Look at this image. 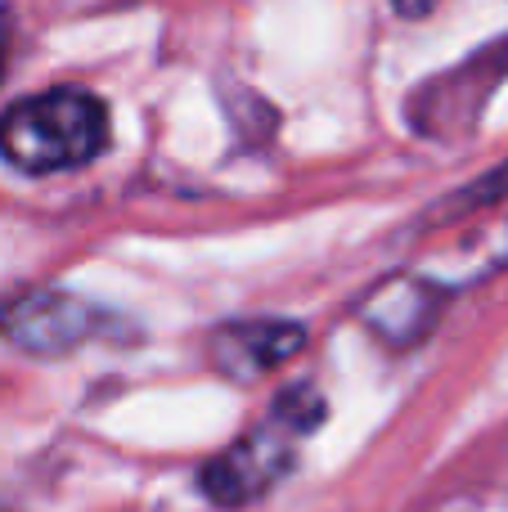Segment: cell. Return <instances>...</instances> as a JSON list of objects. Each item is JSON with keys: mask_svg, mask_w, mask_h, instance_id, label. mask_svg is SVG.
<instances>
[{"mask_svg": "<svg viewBox=\"0 0 508 512\" xmlns=\"http://www.w3.org/2000/svg\"><path fill=\"white\" fill-rule=\"evenodd\" d=\"M108 149V113L86 90L27 95L0 117V153L27 176L86 167Z\"/></svg>", "mask_w": 508, "mask_h": 512, "instance_id": "cell-1", "label": "cell"}, {"mask_svg": "<svg viewBox=\"0 0 508 512\" xmlns=\"http://www.w3.org/2000/svg\"><path fill=\"white\" fill-rule=\"evenodd\" d=\"M293 441L297 432L279 414H270V423L261 432H248L243 441H234L230 450H221L203 468V495L221 508H243L252 499H261L293 463Z\"/></svg>", "mask_w": 508, "mask_h": 512, "instance_id": "cell-2", "label": "cell"}, {"mask_svg": "<svg viewBox=\"0 0 508 512\" xmlns=\"http://www.w3.org/2000/svg\"><path fill=\"white\" fill-rule=\"evenodd\" d=\"M99 328V310L90 301L59 288L18 292L0 306V333L27 355H68Z\"/></svg>", "mask_w": 508, "mask_h": 512, "instance_id": "cell-3", "label": "cell"}, {"mask_svg": "<svg viewBox=\"0 0 508 512\" xmlns=\"http://www.w3.org/2000/svg\"><path fill=\"white\" fill-rule=\"evenodd\" d=\"M302 346L306 333L297 324H288V319H239V324H225L212 337V360L225 378L252 382L266 378L284 360H293Z\"/></svg>", "mask_w": 508, "mask_h": 512, "instance_id": "cell-4", "label": "cell"}, {"mask_svg": "<svg viewBox=\"0 0 508 512\" xmlns=\"http://www.w3.org/2000/svg\"><path fill=\"white\" fill-rule=\"evenodd\" d=\"M432 310H437V292L414 279H401V283L378 288L374 297L365 301V324H374L387 342L405 346V342H414V337H423V328L432 324Z\"/></svg>", "mask_w": 508, "mask_h": 512, "instance_id": "cell-5", "label": "cell"}, {"mask_svg": "<svg viewBox=\"0 0 508 512\" xmlns=\"http://www.w3.org/2000/svg\"><path fill=\"white\" fill-rule=\"evenodd\" d=\"M432 5H437V0H392V9H396L401 18H423Z\"/></svg>", "mask_w": 508, "mask_h": 512, "instance_id": "cell-6", "label": "cell"}, {"mask_svg": "<svg viewBox=\"0 0 508 512\" xmlns=\"http://www.w3.org/2000/svg\"><path fill=\"white\" fill-rule=\"evenodd\" d=\"M5 59H9V14L0 9V77H5Z\"/></svg>", "mask_w": 508, "mask_h": 512, "instance_id": "cell-7", "label": "cell"}]
</instances>
